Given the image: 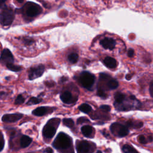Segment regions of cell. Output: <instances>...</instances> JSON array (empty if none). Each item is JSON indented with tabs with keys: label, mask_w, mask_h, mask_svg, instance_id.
Wrapping results in <instances>:
<instances>
[{
	"label": "cell",
	"mask_w": 153,
	"mask_h": 153,
	"mask_svg": "<svg viewBox=\"0 0 153 153\" xmlns=\"http://www.w3.org/2000/svg\"><path fill=\"white\" fill-rule=\"evenodd\" d=\"M4 140L3 134L1 132H0V152L4 149Z\"/></svg>",
	"instance_id": "f546056e"
},
{
	"label": "cell",
	"mask_w": 153,
	"mask_h": 153,
	"mask_svg": "<svg viewBox=\"0 0 153 153\" xmlns=\"http://www.w3.org/2000/svg\"><path fill=\"white\" fill-rule=\"evenodd\" d=\"M42 101V99L38 97H31L27 102V105H36Z\"/></svg>",
	"instance_id": "cb8c5ba5"
},
{
	"label": "cell",
	"mask_w": 153,
	"mask_h": 153,
	"mask_svg": "<svg viewBox=\"0 0 153 153\" xmlns=\"http://www.w3.org/2000/svg\"><path fill=\"white\" fill-rule=\"evenodd\" d=\"M132 77V75H130V74H127L126 76V78L127 79V80H130Z\"/></svg>",
	"instance_id": "8d00e7d4"
},
{
	"label": "cell",
	"mask_w": 153,
	"mask_h": 153,
	"mask_svg": "<svg viewBox=\"0 0 153 153\" xmlns=\"http://www.w3.org/2000/svg\"><path fill=\"white\" fill-rule=\"evenodd\" d=\"M48 111V108H47V107L40 106V107H38V108H36L35 109H34L32 111V114L35 116L41 117V116H42V115H44L45 114H46L47 113Z\"/></svg>",
	"instance_id": "2e32d148"
},
{
	"label": "cell",
	"mask_w": 153,
	"mask_h": 153,
	"mask_svg": "<svg viewBox=\"0 0 153 153\" xmlns=\"http://www.w3.org/2000/svg\"><path fill=\"white\" fill-rule=\"evenodd\" d=\"M149 90L150 95H151V96L152 97H153V81H151V82H150Z\"/></svg>",
	"instance_id": "d6a6232c"
},
{
	"label": "cell",
	"mask_w": 153,
	"mask_h": 153,
	"mask_svg": "<svg viewBox=\"0 0 153 153\" xmlns=\"http://www.w3.org/2000/svg\"><path fill=\"white\" fill-rule=\"evenodd\" d=\"M66 79H67V78H66V77H62V78H61V79H60V82H63L64 81H66Z\"/></svg>",
	"instance_id": "f35d334b"
},
{
	"label": "cell",
	"mask_w": 153,
	"mask_h": 153,
	"mask_svg": "<svg viewBox=\"0 0 153 153\" xmlns=\"http://www.w3.org/2000/svg\"><path fill=\"white\" fill-rule=\"evenodd\" d=\"M110 130L114 135L118 137H124L128 134V128L118 123H115L112 124L110 127Z\"/></svg>",
	"instance_id": "5b68a950"
},
{
	"label": "cell",
	"mask_w": 153,
	"mask_h": 153,
	"mask_svg": "<svg viewBox=\"0 0 153 153\" xmlns=\"http://www.w3.org/2000/svg\"><path fill=\"white\" fill-rule=\"evenodd\" d=\"M129 99H130L131 100H136V97H135L134 95H131V96H130Z\"/></svg>",
	"instance_id": "74e56055"
},
{
	"label": "cell",
	"mask_w": 153,
	"mask_h": 153,
	"mask_svg": "<svg viewBox=\"0 0 153 153\" xmlns=\"http://www.w3.org/2000/svg\"><path fill=\"white\" fill-rule=\"evenodd\" d=\"M79 82L81 85L85 88L91 90L94 84L95 76L89 72L84 71L79 76Z\"/></svg>",
	"instance_id": "3957f363"
},
{
	"label": "cell",
	"mask_w": 153,
	"mask_h": 153,
	"mask_svg": "<svg viewBox=\"0 0 153 153\" xmlns=\"http://www.w3.org/2000/svg\"><path fill=\"white\" fill-rule=\"evenodd\" d=\"M127 125L128 127H134L135 128H140L143 126V123L141 121H127Z\"/></svg>",
	"instance_id": "7402d4cb"
},
{
	"label": "cell",
	"mask_w": 153,
	"mask_h": 153,
	"mask_svg": "<svg viewBox=\"0 0 153 153\" xmlns=\"http://www.w3.org/2000/svg\"><path fill=\"white\" fill-rule=\"evenodd\" d=\"M72 143L71 138L66 134L60 132L53 143V146L57 149H66L69 148Z\"/></svg>",
	"instance_id": "7a4b0ae2"
},
{
	"label": "cell",
	"mask_w": 153,
	"mask_h": 153,
	"mask_svg": "<svg viewBox=\"0 0 153 153\" xmlns=\"http://www.w3.org/2000/svg\"><path fill=\"white\" fill-rule=\"evenodd\" d=\"M117 44V40L111 36H104L99 39L100 45L105 50H113L116 47Z\"/></svg>",
	"instance_id": "8992f818"
},
{
	"label": "cell",
	"mask_w": 153,
	"mask_h": 153,
	"mask_svg": "<svg viewBox=\"0 0 153 153\" xmlns=\"http://www.w3.org/2000/svg\"><path fill=\"white\" fill-rule=\"evenodd\" d=\"M5 95V93L4 92H0V98L4 97V96Z\"/></svg>",
	"instance_id": "ab89813d"
},
{
	"label": "cell",
	"mask_w": 153,
	"mask_h": 153,
	"mask_svg": "<svg viewBox=\"0 0 153 153\" xmlns=\"http://www.w3.org/2000/svg\"><path fill=\"white\" fill-rule=\"evenodd\" d=\"M7 68L10 69V71H14V72H18V71H21L22 68L20 66H17V65H14L13 63H10V64H7L6 65Z\"/></svg>",
	"instance_id": "d4e9b609"
},
{
	"label": "cell",
	"mask_w": 153,
	"mask_h": 153,
	"mask_svg": "<svg viewBox=\"0 0 153 153\" xmlns=\"http://www.w3.org/2000/svg\"><path fill=\"white\" fill-rule=\"evenodd\" d=\"M137 139H138L139 142L140 143H142V144H145V143H147V140H146V138H145V137L144 135L140 134V135L138 136Z\"/></svg>",
	"instance_id": "83f0119b"
},
{
	"label": "cell",
	"mask_w": 153,
	"mask_h": 153,
	"mask_svg": "<svg viewBox=\"0 0 153 153\" xmlns=\"http://www.w3.org/2000/svg\"><path fill=\"white\" fill-rule=\"evenodd\" d=\"M23 115L19 113L5 114L2 117V121L4 123H14L21 119Z\"/></svg>",
	"instance_id": "4fadbf2b"
},
{
	"label": "cell",
	"mask_w": 153,
	"mask_h": 153,
	"mask_svg": "<svg viewBox=\"0 0 153 153\" xmlns=\"http://www.w3.org/2000/svg\"><path fill=\"white\" fill-rule=\"evenodd\" d=\"M100 108L105 111H109L111 110V107L109 105H101L100 106Z\"/></svg>",
	"instance_id": "1f68e13d"
},
{
	"label": "cell",
	"mask_w": 153,
	"mask_h": 153,
	"mask_svg": "<svg viewBox=\"0 0 153 153\" xmlns=\"http://www.w3.org/2000/svg\"><path fill=\"white\" fill-rule=\"evenodd\" d=\"M63 123L65 126L69 128H72L74 126V122L71 118H64L63 120Z\"/></svg>",
	"instance_id": "484cf974"
},
{
	"label": "cell",
	"mask_w": 153,
	"mask_h": 153,
	"mask_svg": "<svg viewBox=\"0 0 153 153\" xmlns=\"http://www.w3.org/2000/svg\"><path fill=\"white\" fill-rule=\"evenodd\" d=\"M29 5H27L26 9V14L27 16L33 17L41 13L42 9L38 5L32 2H29Z\"/></svg>",
	"instance_id": "ba28073f"
},
{
	"label": "cell",
	"mask_w": 153,
	"mask_h": 153,
	"mask_svg": "<svg viewBox=\"0 0 153 153\" xmlns=\"http://www.w3.org/2000/svg\"><path fill=\"white\" fill-rule=\"evenodd\" d=\"M7 0H0V8H2L4 6V3Z\"/></svg>",
	"instance_id": "d590c367"
},
{
	"label": "cell",
	"mask_w": 153,
	"mask_h": 153,
	"mask_svg": "<svg viewBox=\"0 0 153 153\" xmlns=\"http://www.w3.org/2000/svg\"><path fill=\"white\" fill-rule=\"evenodd\" d=\"M24 102H25L24 97L22 94H19L16 97L14 103L16 105H20V104H22Z\"/></svg>",
	"instance_id": "4316f807"
},
{
	"label": "cell",
	"mask_w": 153,
	"mask_h": 153,
	"mask_svg": "<svg viewBox=\"0 0 153 153\" xmlns=\"http://www.w3.org/2000/svg\"><path fill=\"white\" fill-rule=\"evenodd\" d=\"M56 132V127L51 125L48 121L42 129V134L44 137L47 139L52 138Z\"/></svg>",
	"instance_id": "8fae6325"
},
{
	"label": "cell",
	"mask_w": 153,
	"mask_h": 153,
	"mask_svg": "<svg viewBox=\"0 0 153 153\" xmlns=\"http://www.w3.org/2000/svg\"><path fill=\"white\" fill-rule=\"evenodd\" d=\"M97 95L102 98H106L107 97L105 91L101 89H97Z\"/></svg>",
	"instance_id": "4dcf8cb0"
},
{
	"label": "cell",
	"mask_w": 153,
	"mask_h": 153,
	"mask_svg": "<svg viewBox=\"0 0 153 153\" xmlns=\"http://www.w3.org/2000/svg\"><path fill=\"white\" fill-rule=\"evenodd\" d=\"M76 148L78 153H91L94 151V147L87 140L78 142Z\"/></svg>",
	"instance_id": "52a82bcc"
},
{
	"label": "cell",
	"mask_w": 153,
	"mask_h": 153,
	"mask_svg": "<svg viewBox=\"0 0 153 153\" xmlns=\"http://www.w3.org/2000/svg\"><path fill=\"white\" fill-rule=\"evenodd\" d=\"M82 134L85 137H90L93 133V128L91 126L86 125L84 126L81 128Z\"/></svg>",
	"instance_id": "ac0fdd59"
},
{
	"label": "cell",
	"mask_w": 153,
	"mask_h": 153,
	"mask_svg": "<svg viewBox=\"0 0 153 153\" xmlns=\"http://www.w3.org/2000/svg\"><path fill=\"white\" fill-rule=\"evenodd\" d=\"M60 97L61 100L65 103H70L72 99V94L68 91H66L61 93Z\"/></svg>",
	"instance_id": "9a60e30c"
},
{
	"label": "cell",
	"mask_w": 153,
	"mask_h": 153,
	"mask_svg": "<svg viewBox=\"0 0 153 153\" xmlns=\"http://www.w3.org/2000/svg\"><path fill=\"white\" fill-rule=\"evenodd\" d=\"M45 152L46 153H53V151L51 148H47L45 150Z\"/></svg>",
	"instance_id": "e575fe53"
},
{
	"label": "cell",
	"mask_w": 153,
	"mask_h": 153,
	"mask_svg": "<svg viewBox=\"0 0 153 153\" xmlns=\"http://www.w3.org/2000/svg\"><path fill=\"white\" fill-rule=\"evenodd\" d=\"M117 1V0H115ZM131 8L152 13V0H123Z\"/></svg>",
	"instance_id": "6da1fadb"
},
{
	"label": "cell",
	"mask_w": 153,
	"mask_h": 153,
	"mask_svg": "<svg viewBox=\"0 0 153 153\" xmlns=\"http://www.w3.org/2000/svg\"><path fill=\"white\" fill-rule=\"evenodd\" d=\"M133 54H134V50L132 49V48H130L128 51V53H127V55L129 57H131L133 56Z\"/></svg>",
	"instance_id": "836d02e7"
},
{
	"label": "cell",
	"mask_w": 153,
	"mask_h": 153,
	"mask_svg": "<svg viewBox=\"0 0 153 153\" xmlns=\"http://www.w3.org/2000/svg\"><path fill=\"white\" fill-rule=\"evenodd\" d=\"M115 102L116 103H121L126 99V96L121 92H117L114 94Z\"/></svg>",
	"instance_id": "d6986e66"
},
{
	"label": "cell",
	"mask_w": 153,
	"mask_h": 153,
	"mask_svg": "<svg viewBox=\"0 0 153 153\" xmlns=\"http://www.w3.org/2000/svg\"><path fill=\"white\" fill-rule=\"evenodd\" d=\"M14 57L11 52L7 48L2 50L0 56V63L2 65H7V64L13 63Z\"/></svg>",
	"instance_id": "30bf717a"
},
{
	"label": "cell",
	"mask_w": 153,
	"mask_h": 153,
	"mask_svg": "<svg viewBox=\"0 0 153 153\" xmlns=\"http://www.w3.org/2000/svg\"><path fill=\"white\" fill-rule=\"evenodd\" d=\"M103 64L108 68L113 69L117 66V61L115 59L111 57H106L104 59Z\"/></svg>",
	"instance_id": "5bb4252c"
},
{
	"label": "cell",
	"mask_w": 153,
	"mask_h": 153,
	"mask_svg": "<svg viewBox=\"0 0 153 153\" xmlns=\"http://www.w3.org/2000/svg\"><path fill=\"white\" fill-rule=\"evenodd\" d=\"M17 2H20V3H22V2H23V0H16Z\"/></svg>",
	"instance_id": "60d3db41"
},
{
	"label": "cell",
	"mask_w": 153,
	"mask_h": 153,
	"mask_svg": "<svg viewBox=\"0 0 153 153\" xmlns=\"http://www.w3.org/2000/svg\"><path fill=\"white\" fill-rule=\"evenodd\" d=\"M44 66L42 65H39L36 67L30 68L29 72V79L32 80L41 76L44 72Z\"/></svg>",
	"instance_id": "9c48e42d"
},
{
	"label": "cell",
	"mask_w": 153,
	"mask_h": 153,
	"mask_svg": "<svg viewBox=\"0 0 153 153\" xmlns=\"http://www.w3.org/2000/svg\"><path fill=\"white\" fill-rule=\"evenodd\" d=\"M14 18V14L13 11L10 8L4 9L0 13V23L4 26H7L11 24Z\"/></svg>",
	"instance_id": "277c9868"
},
{
	"label": "cell",
	"mask_w": 153,
	"mask_h": 153,
	"mask_svg": "<svg viewBox=\"0 0 153 153\" xmlns=\"http://www.w3.org/2000/svg\"><path fill=\"white\" fill-rule=\"evenodd\" d=\"M68 60L69 61L70 63H75L78 62V55L76 53H71L69 56H68Z\"/></svg>",
	"instance_id": "603a6c76"
},
{
	"label": "cell",
	"mask_w": 153,
	"mask_h": 153,
	"mask_svg": "<svg viewBox=\"0 0 153 153\" xmlns=\"http://www.w3.org/2000/svg\"><path fill=\"white\" fill-rule=\"evenodd\" d=\"M78 109L79 111H81V112L87 114L89 112H90L92 110V108L91 107V106H90L87 103H83L81 104V105L79 106Z\"/></svg>",
	"instance_id": "44dd1931"
},
{
	"label": "cell",
	"mask_w": 153,
	"mask_h": 153,
	"mask_svg": "<svg viewBox=\"0 0 153 153\" xmlns=\"http://www.w3.org/2000/svg\"><path fill=\"white\" fill-rule=\"evenodd\" d=\"M105 79L106 81V90H114L118 87V82L117 80L112 78L110 75L105 73Z\"/></svg>",
	"instance_id": "7c38bea8"
},
{
	"label": "cell",
	"mask_w": 153,
	"mask_h": 153,
	"mask_svg": "<svg viewBox=\"0 0 153 153\" xmlns=\"http://www.w3.org/2000/svg\"><path fill=\"white\" fill-rule=\"evenodd\" d=\"M122 151L123 153H139L133 146L128 144H126L123 145L122 148Z\"/></svg>",
	"instance_id": "ffe728a7"
},
{
	"label": "cell",
	"mask_w": 153,
	"mask_h": 153,
	"mask_svg": "<svg viewBox=\"0 0 153 153\" xmlns=\"http://www.w3.org/2000/svg\"><path fill=\"white\" fill-rule=\"evenodd\" d=\"M32 141V138H30L28 136L23 135L20 138V146L22 148H26L31 143Z\"/></svg>",
	"instance_id": "e0dca14e"
},
{
	"label": "cell",
	"mask_w": 153,
	"mask_h": 153,
	"mask_svg": "<svg viewBox=\"0 0 153 153\" xmlns=\"http://www.w3.org/2000/svg\"><path fill=\"white\" fill-rule=\"evenodd\" d=\"M87 122H89V120L86 118L84 117H79V118H78L77 120V124H82L84 123H87Z\"/></svg>",
	"instance_id": "f1b7e54d"
}]
</instances>
